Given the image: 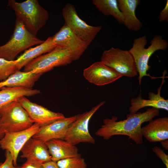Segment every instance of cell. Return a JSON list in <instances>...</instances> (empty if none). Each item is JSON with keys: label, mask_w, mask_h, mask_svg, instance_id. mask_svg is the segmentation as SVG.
<instances>
[{"label": "cell", "mask_w": 168, "mask_h": 168, "mask_svg": "<svg viewBox=\"0 0 168 168\" xmlns=\"http://www.w3.org/2000/svg\"><path fill=\"white\" fill-rule=\"evenodd\" d=\"M77 117V115L65 117L41 127L32 138L39 139L44 143L53 139H64L68 127Z\"/></svg>", "instance_id": "cell-14"}, {"label": "cell", "mask_w": 168, "mask_h": 168, "mask_svg": "<svg viewBox=\"0 0 168 168\" xmlns=\"http://www.w3.org/2000/svg\"><path fill=\"white\" fill-rule=\"evenodd\" d=\"M74 61L68 50L56 47L50 52L33 59L24 67V71L43 74L54 68L67 65Z\"/></svg>", "instance_id": "cell-6"}, {"label": "cell", "mask_w": 168, "mask_h": 168, "mask_svg": "<svg viewBox=\"0 0 168 168\" xmlns=\"http://www.w3.org/2000/svg\"><path fill=\"white\" fill-rule=\"evenodd\" d=\"M166 71L164 70L162 76V82L160 86L157 89V93L152 92L148 93V99H145L142 98L140 93L138 96L130 100L131 106L129 110V113H137L139 110L144 107L150 106L157 109H161L168 111V100L165 99L161 96V91L163 83L165 82V79Z\"/></svg>", "instance_id": "cell-15"}, {"label": "cell", "mask_w": 168, "mask_h": 168, "mask_svg": "<svg viewBox=\"0 0 168 168\" xmlns=\"http://www.w3.org/2000/svg\"><path fill=\"white\" fill-rule=\"evenodd\" d=\"M83 74L89 82L98 86L110 84L123 77L100 61L96 62L85 69Z\"/></svg>", "instance_id": "cell-13"}, {"label": "cell", "mask_w": 168, "mask_h": 168, "mask_svg": "<svg viewBox=\"0 0 168 168\" xmlns=\"http://www.w3.org/2000/svg\"><path fill=\"white\" fill-rule=\"evenodd\" d=\"M44 168H60L56 162L51 161L42 164Z\"/></svg>", "instance_id": "cell-30"}, {"label": "cell", "mask_w": 168, "mask_h": 168, "mask_svg": "<svg viewBox=\"0 0 168 168\" xmlns=\"http://www.w3.org/2000/svg\"><path fill=\"white\" fill-rule=\"evenodd\" d=\"M105 103V101H101L89 111L77 114L76 119L68 127L64 140L74 145L82 142L95 144V140L89 132V123L93 115Z\"/></svg>", "instance_id": "cell-8"}, {"label": "cell", "mask_w": 168, "mask_h": 168, "mask_svg": "<svg viewBox=\"0 0 168 168\" xmlns=\"http://www.w3.org/2000/svg\"><path fill=\"white\" fill-rule=\"evenodd\" d=\"M44 41L29 31L22 22L16 18L13 32L10 39L0 46V58L8 61L14 60L19 54Z\"/></svg>", "instance_id": "cell-4"}, {"label": "cell", "mask_w": 168, "mask_h": 168, "mask_svg": "<svg viewBox=\"0 0 168 168\" xmlns=\"http://www.w3.org/2000/svg\"><path fill=\"white\" fill-rule=\"evenodd\" d=\"M42 74L31 71L17 70L5 80L0 82V89L3 87L32 88Z\"/></svg>", "instance_id": "cell-20"}, {"label": "cell", "mask_w": 168, "mask_h": 168, "mask_svg": "<svg viewBox=\"0 0 168 168\" xmlns=\"http://www.w3.org/2000/svg\"><path fill=\"white\" fill-rule=\"evenodd\" d=\"M56 163L60 168H87L85 159L81 156L60 160Z\"/></svg>", "instance_id": "cell-25"}, {"label": "cell", "mask_w": 168, "mask_h": 168, "mask_svg": "<svg viewBox=\"0 0 168 168\" xmlns=\"http://www.w3.org/2000/svg\"><path fill=\"white\" fill-rule=\"evenodd\" d=\"M18 101L26 111L34 123L37 124L40 127L65 117L63 114L54 112L32 102L25 96L20 97Z\"/></svg>", "instance_id": "cell-12"}, {"label": "cell", "mask_w": 168, "mask_h": 168, "mask_svg": "<svg viewBox=\"0 0 168 168\" xmlns=\"http://www.w3.org/2000/svg\"><path fill=\"white\" fill-rule=\"evenodd\" d=\"M143 137L151 142H160L168 139V117L152 120L142 127Z\"/></svg>", "instance_id": "cell-18"}, {"label": "cell", "mask_w": 168, "mask_h": 168, "mask_svg": "<svg viewBox=\"0 0 168 168\" xmlns=\"http://www.w3.org/2000/svg\"><path fill=\"white\" fill-rule=\"evenodd\" d=\"M5 160L3 162H0V168H14L12 156L9 152L6 151Z\"/></svg>", "instance_id": "cell-27"}, {"label": "cell", "mask_w": 168, "mask_h": 168, "mask_svg": "<svg viewBox=\"0 0 168 168\" xmlns=\"http://www.w3.org/2000/svg\"><path fill=\"white\" fill-rule=\"evenodd\" d=\"M14 168H20V167H16V166H14Z\"/></svg>", "instance_id": "cell-33"}, {"label": "cell", "mask_w": 168, "mask_h": 168, "mask_svg": "<svg viewBox=\"0 0 168 168\" xmlns=\"http://www.w3.org/2000/svg\"><path fill=\"white\" fill-rule=\"evenodd\" d=\"M161 143L163 147L165 150H168V139L163 140L160 142Z\"/></svg>", "instance_id": "cell-31"}, {"label": "cell", "mask_w": 168, "mask_h": 168, "mask_svg": "<svg viewBox=\"0 0 168 168\" xmlns=\"http://www.w3.org/2000/svg\"><path fill=\"white\" fill-rule=\"evenodd\" d=\"M17 70L16 60L8 61L0 58V82L5 80Z\"/></svg>", "instance_id": "cell-24"}, {"label": "cell", "mask_w": 168, "mask_h": 168, "mask_svg": "<svg viewBox=\"0 0 168 168\" xmlns=\"http://www.w3.org/2000/svg\"><path fill=\"white\" fill-rule=\"evenodd\" d=\"M52 38L56 47L67 49L71 52L74 61L79 59L90 45L75 34L65 24Z\"/></svg>", "instance_id": "cell-11"}, {"label": "cell", "mask_w": 168, "mask_h": 168, "mask_svg": "<svg viewBox=\"0 0 168 168\" xmlns=\"http://www.w3.org/2000/svg\"><path fill=\"white\" fill-rule=\"evenodd\" d=\"M152 150L156 156L160 158L165 165L166 168H168V155L166 154L163 150L159 147L155 146Z\"/></svg>", "instance_id": "cell-26"}, {"label": "cell", "mask_w": 168, "mask_h": 168, "mask_svg": "<svg viewBox=\"0 0 168 168\" xmlns=\"http://www.w3.org/2000/svg\"><path fill=\"white\" fill-rule=\"evenodd\" d=\"M21 157L43 163L51 161V156L45 143L41 140L32 138L29 139L21 151Z\"/></svg>", "instance_id": "cell-16"}, {"label": "cell", "mask_w": 168, "mask_h": 168, "mask_svg": "<svg viewBox=\"0 0 168 168\" xmlns=\"http://www.w3.org/2000/svg\"><path fill=\"white\" fill-rule=\"evenodd\" d=\"M159 114V109L152 107L143 112L129 113L126 119L122 120L117 121V117L113 116L110 118L103 120V124L95 134L105 140L114 135H126L136 144H141L143 142L141 125L144 122H150Z\"/></svg>", "instance_id": "cell-1"}, {"label": "cell", "mask_w": 168, "mask_h": 168, "mask_svg": "<svg viewBox=\"0 0 168 168\" xmlns=\"http://www.w3.org/2000/svg\"><path fill=\"white\" fill-rule=\"evenodd\" d=\"M147 43V37L145 35L135 38L134 40L132 47L128 50L134 58L139 75V85H140L142 80L144 76L149 77L151 79L157 78L147 73L151 67L148 65V62L150 57L155 52L158 50L165 51L168 47L167 41L161 35L154 36L150 42V45L145 48Z\"/></svg>", "instance_id": "cell-3"}, {"label": "cell", "mask_w": 168, "mask_h": 168, "mask_svg": "<svg viewBox=\"0 0 168 168\" xmlns=\"http://www.w3.org/2000/svg\"><path fill=\"white\" fill-rule=\"evenodd\" d=\"M4 133L2 132L0 130V141L1 140V139H2V138H3L4 135Z\"/></svg>", "instance_id": "cell-32"}, {"label": "cell", "mask_w": 168, "mask_h": 168, "mask_svg": "<svg viewBox=\"0 0 168 168\" xmlns=\"http://www.w3.org/2000/svg\"><path fill=\"white\" fill-rule=\"evenodd\" d=\"M56 46L53 41L52 36L49 37L42 44L27 49L16 60L18 70L37 57L48 53Z\"/></svg>", "instance_id": "cell-21"}, {"label": "cell", "mask_w": 168, "mask_h": 168, "mask_svg": "<svg viewBox=\"0 0 168 168\" xmlns=\"http://www.w3.org/2000/svg\"><path fill=\"white\" fill-rule=\"evenodd\" d=\"M0 110L22 96H30L40 93L32 88L3 87L0 89Z\"/></svg>", "instance_id": "cell-22"}, {"label": "cell", "mask_w": 168, "mask_h": 168, "mask_svg": "<svg viewBox=\"0 0 168 168\" xmlns=\"http://www.w3.org/2000/svg\"><path fill=\"white\" fill-rule=\"evenodd\" d=\"M100 60L123 76L131 77L138 75L134 58L128 50L111 47L104 51Z\"/></svg>", "instance_id": "cell-7"}, {"label": "cell", "mask_w": 168, "mask_h": 168, "mask_svg": "<svg viewBox=\"0 0 168 168\" xmlns=\"http://www.w3.org/2000/svg\"><path fill=\"white\" fill-rule=\"evenodd\" d=\"M65 23L82 40L90 44L101 30V26H93L87 24L78 16L74 6L66 4L62 10Z\"/></svg>", "instance_id": "cell-9"}, {"label": "cell", "mask_w": 168, "mask_h": 168, "mask_svg": "<svg viewBox=\"0 0 168 168\" xmlns=\"http://www.w3.org/2000/svg\"><path fill=\"white\" fill-rule=\"evenodd\" d=\"M7 6L14 11L16 18L22 22L26 29L35 35L49 18L48 11L37 0H27L21 2L9 0Z\"/></svg>", "instance_id": "cell-2"}, {"label": "cell", "mask_w": 168, "mask_h": 168, "mask_svg": "<svg viewBox=\"0 0 168 168\" xmlns=\"http://www.w3.org/2000/svg\"><path fill=\"white\" fill-rule=\"evenodd\" d=\"M34 124L18 100L0 110V130L4 133L23 130Z\"/></svg>", "instance_id": "cell-5"}, {"label": "cell", "mask_w": 168, "mask_h": 168, "mask_svg": "<svg viewBox=\"0 0 168 168\" xmlns=\"http://www.w3.org/2000/svg\"><path fill=\"white\" fill-rule=\"evenodd\" d=\"M40 127L34 123L30 128L16 132H6L0 141V147L9 152L12 156L13 165L17 166L18 155L27 141L36 133Z\"/></svg>", "instance_id": "cell-10"}, {"label": "cell", "mask_w": 168, "mask_h": 168, "mask_svg": "<svg viewBox=\"0 0 168 168\" xmlns=\"http://www.w3.org/2000/svg\"><path fill=\"white\" fill-rule=\"evenodd\" d=\"M43 163L34 160H26L20 168H44Z\"/></svg>", "instance_id": "cell-28"}, {"label": "cell", "mask_w": 168, "mask_h": 168, "mask_svg": "<svg viewBox=\"0 0 168 168\" xmlns=\"http://www.w3.org/2000/svg\"><path fill=\"white\" fill-rule=\"evenodd\" d=\"M92 4L105 16H113L119 24L124 23V18L119 10L118 0H92Z\"/></svg>", "instance_id": "cell-23"}, {"label": "cell", "mask_w": 168, "mask_h": 168, "mask_svg": "<svg viewBox=\"0 0 168 168\" xmlns=\"http://www.w3.org/2000/svg\"><path fill=\"white\" fill-rule=\"evenodd\" d=\"M160 22L168 21V0L166 2L164 8L161 11L158 16Z\"/></svg>", "instance_id": "cell-29"}, {"label": "cell", "mask_w": 168, "mask_h": 168, "mask_svg": "<svg viewBox=\"0 0 168 168\" xmlns=\"http://www.w3.org/2000/svg\"><path fill=\"white\" fill-rule=\"evenodd\" d=\"M45 143L53 161L57 162L65 159L81 156L75 145L64 139H53Z\"/></svg>", "instance_id": "cell-17"}, {"label": "cell", "mask_w": 168, "mask_h": 168, "mask_svg": "<svg viewBox=\"0 0 168 168\" xmlns=\"http://www.w3.org/2000/svg\"><path fill=\"white\" fill-rule=\"evenodd\" d=\"M141 2L140 0H118V6L122 14L124 23L130 30L137 31L142 26V23L137 17L136 9Z\"/></svg>", "instance_id": "cell-19"}]
</instances>
